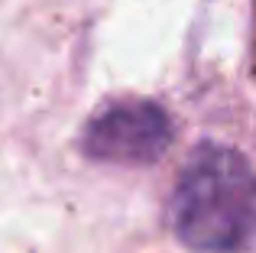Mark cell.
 Here are the masks:
<instances>
[{"label": "cell", "mask_w": 256, "mask_h": 253, "mask_svg": "<svg viewBox=\"0 0 256 253\" xmlns=\"http://www.w3.org/2000/svg\"><path fill=\"white\" fill-rule=\"evenodd\" d=\"M172 228L198 253H244L256 240V169L240 150L201 143L172 192Z\"/></svg>", "instance_id": "cell-1"}, {"label": "cell", "mask_w": 256, "mask_h": 253, "mask_svg": "<svg viewBox=\"0 0 256 253\" xmlns=\"http://www.w3.org/2000/svg\"><path fill=\"white\" fill-rule=\"evenodd\" d=\"M175 143L169 110L152 101H120L98 110L88 120L82 150L100 162L150 166L162 159Z\"/></svg>", "instance_id": "cell-2"}]
</instances>
